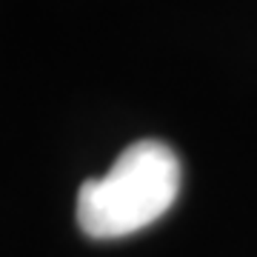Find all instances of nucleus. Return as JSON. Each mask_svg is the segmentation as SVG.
I'll use <instances>...</instances> for the list:
<instances>
[{
  "instance_id": "nucleus-1",
  "label": "nucleus",
  "mask_w": 257,
  "mask_h": 257,
  "mask_svg": "<svg viewBox=\"0 0 257 257\" xmlns=\"http://www.w3.org/2000/svg\"><path fill=\"white\" fill-rule=\"evenodd\" d=\"M180 160L160 140H135L103 177L77 192V223L89 237L114 240L152 226L180 192Z\"/></svg>"
}]
</instances>
